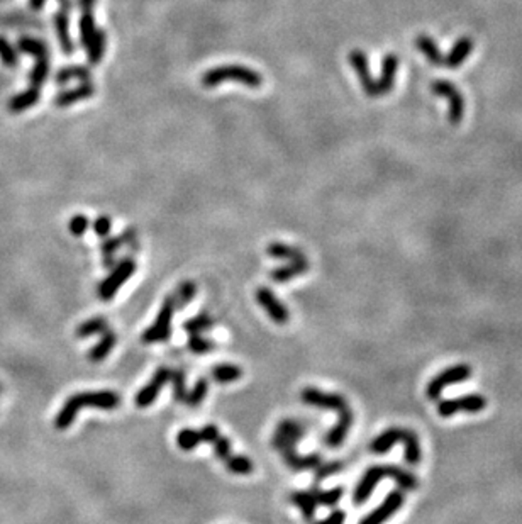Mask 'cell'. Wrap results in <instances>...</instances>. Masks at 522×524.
I'll use <instances>...</instances> for the list:
<instances>
[{"label":"cell","mask_w":522,"mask_h":524,"mask_svg":"<svg viewBox=\"0 0 522 524\" xmlns=\"http://www.w3.org/2000/svg\"><path fill=\"white\" fill-rule=\"evenodd\" d=\"M304 438V428L294 419H283L280 424L277 426L275 436L272 439V447L280 451L287 465L295 472H302V470H314L322 464V458L319 453H312V455H299L295 450V443Z\"/></svg>","instance_id":"6da1fadb"},{"label":"cell","mask_w":522,"mask_h":524,"mask_svg":"<svg viewBox=\"0 0 522 524\" xmlns=\"http://www.w3.org/2000/svg\"><path fill=\"white\" fill-rule=\"evenodd\" d=\"M121 404V397L114 390H95V392H80L75 394L61 407V411L56 414L55 417V428L60 431H65L66 428L73 424L75 417L80 409L83 407H94L102 409V411H112L117 409Z\"/></svg>","instance_id":"7a4b0ae2"},{"label":"cell","mask_w":522,"mask_h":524,"mask_svg":"<svg viewBox=\"0 0 522 524\" xmlns=\"http://www.w3.org/2000/svg\"><path fill=\"white\" fill-rule=\"evenodd\" d=\"M383 478H392L395 480L397 486L404 491H415L419 486L417 477L414 474L407 472V470L400 469V466H393V465H377V466H371V469L366 470L363 474V477L358 482V486L355 487V492H353V502L358 506L365 504L368 501V497L373 494L375 487L378 486L380 480Z\"/></svg>","instance_id":"3957f363"},{"label":"cell","mask_w":522,"mask_h":524,"mask_svg":"<svg viewBox=\"0 0 522 524\" xmlns=\"http://www.w3.org/2000/svg\"><path fill=\"white\" fill-rule=\"evenodd\" d=\"M224 82H238L246 87H251V89H258V87L263 85V75L247 67H241V65H225V67H215L209 70L201 78L202 87H207V89L218 87Z\"/></svg>","instance_id":"277c9868"},{"label":"cell","mask_w":522,"mask_h":524,"mask_svg":"<svg viewBox=\"0 0 522 524\" xmlns=\"http://www.w3.org/2000/svg\"><path fill=\"white\" fill-rule=\"evenodd\" d=\"M300 399L304 400L307 406L317 407V409H326V411H336L339 417H348L353 416L351 407H349L348 400L339 394H333V392H322L316 387H305L300 392Z\"/></svg>","instance_id":"5b68a950"},{"label":"cell","mask_w":522,"mask_h":524,"mask_svg":"<svg viewBox=\"0 0 522 524\" xmlns=\"http://www.w3.org/2000/svg\"><path fill=\"white\" fill-rule=\"evenodd\" d=\"M176 311V302L174 294H170L165 301L161 304V309L158 312L154 324L149 326L148 329L143 333V343L146 345H153V343H163L168 341L171 336V318H174V312Z\"/></svg>","instance_id":"8992f818"},{"label":"cell","mask_w":522,"mask_h":524,"mask_svg":"<svg viewBox=\"0 0 522 524\" xmlns=\"http://www.w3.org/2000/svg\"><path fill=\"white\" fill-rule=\"evenodd\" d=\"M136 270V263L132 258H124L117 263V267L114 268L110 274L105 277L104 282L99 285V297L100 301L109 302L112 301L114 296L117 294V290L131 279L132 274Z\"/></svg>","instance_id":"52a82bcc"},{"label":"cell","mask_w":522,"mask_h":524,"mask_svg":"<svg viewBox=\"0 0 522 524\" xmlns=\"http://www.w3.org/2000/svg\"><path fill=\"white\" fill-rule=\"evenodd\" d=\"M431 90L435 95L448 100L449 122L453 126H458L459 122L463 121L464 109H467V105H464V97L462 92L458 90V87L448 80H436L432 82Z\"/></svg>","instance_id":"ba28073f"},{"label":"cell","mask_w":522,"mask_h":524,"mask_svg":"<svg viewBox=\"0 0 522 524\" xmlns=\"http://www.w3.org/2000/svg\"><path fill=\"white\" fill-rule=\"evenodd\" d=\"M472 377V367L467 363H459L454 365V367H449L446 370H442L441 373H437L436 377H432V380L427 384V397L431 400H437L441 397L442 390L446 387L459 384V382L468 380Z\"/></svg>","instance_id":"9c48e42d"},{"label":"cell","mask_w":522,"mask_h":524,"mask_svg":"<svg viewBox=\"0 0 522 524\" xmlns=\"http://www.w3.org/2000/svg\"><path fill=\"white\" fill-rule=\"evenodd\" d=\"M486 407V399L481 394H468L463 397L457 399H446L440 400L437 404V414L441 417H453L458 412H468V414H476L481 412Z\"/></svg>","instance_id":"30bf717a"},{"label":"cell","mask_w":522,"mask_h":524,"mask_svg":"<svg viewBox=\"0 0 522 524\" xmlns=\"http://www.w3.org/2000/svg\"><path fill=\"white\" fill-rule=\"evenodd\" d=\"M171 375H174V370L168 368V367H160L154 372V375L151 377V380L146 384L143 389H141L134 397V404L136 407L144 409L149 407L151 404L156 400L158 395H160V390L165 387L168 382L171 380Z\"/></svg>","instance_id":"8fae6325"},{"label":"cell","mask_w":522,"mask_h":524,"mask_svg":"<svg viewBox=\"0 0 522 524\" xmlns=\"http://www.w3.org/2000/svg\"><path fill=\"white\" fill-rule=\"evenodd\" d=\"M402 504H404V494H402V491H392L390 494L385 497V501L378 508H375L368 516L361 519L360 524H383L402 508Z\"/></svg>","instance_id":"7c38bea8"},{"label":"cell","mask_w":522,"mask_h":524,"mask_svg":"<svg viewBox=\"0 0 522 524\" xmlns=\"http://www.w3.org/2000/svg\"><path fill=\"white\" fill-rule=\"evenodd\" d=\"M256 302L263 307L265 312L275 321L277 324H287L290 321V312L283 304L278 301L275 294L268 287H260L256 290Z\"/></svg>","instance_id":"4fadbf2b"},{"label":"cell","mask_w":522,"mask_h":524,"mask_svg":"<svg viewBox=\"0 0 522 524\" xmlns=\"http://www.w3.org/2000/svg\"><path fill=\"white\" fill-rule=\"evenodd\" d=\"M349 65H351L353 70L358 73V78H360V83L363 87V92H365L368 97H378L377 95V80L371 77V72L368 68V58L361 50H353L349 53L348 56Z\"/></svg>","instance_id":"5bb4252c"},{"label":"cell","mask_w":522,"mask_h":524,"mask_svg":"<svg viewBox=\"0 0 522 524\" xmlns=\"http://www.w3.org/2000/svg\"><path fill=\"white\" fill-rule=\"evenodd\" d=\"M399 56L397 55H387L382 61V73H380V78L377 80V95H387L388 92L393 89L395 85V77L397 72H399Z\"/></svg>","instance_id":"9a60e30c"},{"label":"cell","mask_w":522,"mask_h":524,"mask_svg":"<svg viewBox=\"0 0 522 524\" xmlns=\"http://www.w3.org/2000/svg\"><path fill=\"white\" fill-rule=\"evenodd\" d=\"M134 240H136V229L134 228L126 229V231L121 232L119 236H114V237H109V240H105L100 246L102 257H104V265L110 270V267H112V263H114V255H116V251L124 245L132 243Z\"/></svg>","instance_id":"2e32d148"},{"label":"cell","mask_w":522,"mask_h":524,"mask_svg":"<svg viewBox=\"0 0 522 524\" xmlns=\"http://www.w3.org/2000/svg\"><path fill=\"white\" fill-rule=\"evenodd\" d=\"M472 51H473V39L468 36L459 38L458 41L454 43V46L451 48L449 55L444 56V63H442V67L449 68V70L459 68L464 61L468 60V56L472 55Z\"/></svg>","instance_id":"e0dca14e"},{"label":"cell","mask_w":522,"mask_h":524,"mask_svg":"<svg viewBox=\"0 0 522 524\" xmlns=\"http://www.w3.org/2000/svg\"><path fill=\"white\" fill-rule=\"evenodd\" d=\"M94 95H95V85H94V83L83 82L82 85L77 87V89L61 92V94L55 99V105H58V107H61V109L70 107V105H73L75 102L87 100V99H90V97H94Z\"/></svg>","instance_id":"ac0fdd59"},{"label":"cell","mask_w":522,"mask_h":524,"mask_svg":"<svg viewBox=\"0 0 522 524\" xmlns=\"http://www.w3.org/2000/svg\"><path fill=\"white\" fill-rule=\"evenodd\" d=\"M307 270H309L307 258H302V260H295V262H290L289 265L275 268V270L270 274V277H272V280H275L277 284H283V282H289L292 279H295V277L304 275Z\"/></svg>","instance_id":"d6986e66"},{"label":"cell","mask_w":522,"mask_h":524,"mask_svg":"<svg viewBox=\"0 0 522 524\" xmlns=\"http://www.w3.org/2000/svg\"><path fill=\"white\" fill-rule=\"evenodd\" d=\"M402 434H404V429L402 428H388L387 431H383L382 434H378L377 438L373 439L370 444V450L371 453H377V455H382V453L390 451L395 443L402 442Z\"/></svg>","instance_id":"ffe728a7"},{"label":"cell","mask_w":522,"mask_h":524,"mask_svg":"<svg viewBox=\"0 0 522 524\" xmlns=\"http://www.w3.org/2000/svg\"><path fill=\"white\" fill-rule=\"evenodd\" d=\"M55 29H56V36H58V39H60V46H61V50H63L65 55L66 56L73 55L75 45L72 41V36H70L68 12L61 11L55 16Z\"/></svg>","instance_id":"44dd1931"},{"label":"cell","mask_w":522,"mask_h":524,"mask_svg":"<svg viewBox=\"0 0 522 524\" xmlns=\"http://www.w3.org/2000/svg\"><path fill=\"white\" fill-rule=\"evenodd\" d=\"M415 46H417V50L426 56V60L432 65V67H442L444 56L441 55L440 48H437L435 39L431 36H427V34H419V36L415 38Z\"/></svg>","instance_id":"7402d4cb"},{"label":"cell","mask_w":522,"mask_h":524,"mask_svg":"<svg viewBox=\"0 0 522 524\" xmlns=\"http://www.w3.org/2000/svg\"><path fill=\"white\" fill-rule=\"evenodd\" d=\"M116 343H117V334L107 329V331L102 334L100 341L97 343V345L92 348L90 351H88V360L94 363H99L102 362V360H105L109 356L110 351L114 350Z\"/></svg>","instance_id":"603a6c76"},{"label":"cell","mask_w":522,"mask_h":524,"mask_svg":"<svg viewBox=\"0 0 522 524\" xmlns=\"http://www.w3.org/2000/svg\"><path fill=\"white\" fill-rule=\"evenodd\" d=\"M402 443H404V456L407 464L417 465L421 461V443H419L417 434L412 429H404Z\"/></svg>","instance_id":"cb8c5ba5"},{"label":"cell","mask_w":522,"mask_h":524,"mask_svg":"<svg viewBox=\"0 0 522 524\" xmlns=\"http://www.w3.org/2000/svg\"><path fill=\"white\" fill-rule=\"evenodd\" d=\"M290 501H292V504L297 506V508L300 509V513L304 514V518L307 519V521H311V519H314V516H316V509L319 504H317L316 497H314L311 491L294 492V494L290 496Z\"/></svg>","instance_id":"d4e9b609"},{"label":"cell","mask_w":522,"mask_h":524,"mask_svg":"<svg viewBox=\"0 0 522 524\" xmlns=\"http://www.w3.org/2000/svg\"><path fill=\"white\" fill-rule=\"evenodd\" d=\"M211 377L212 380L218 382V384H231V382L240 380L243 377V370L238 367V365L233 363H223V365H215L211 370Z\"/></svg>","instance_id":"484cf974"},{"label":"cell","mask_w":522,"mask_h":524,"mask_svg":"<svg viewBox=\"0 0 522 524\" xmlns=\"http://www.w3.org/2000/svg\"><path fill=\"white\" fill-rule=\"evenodd\" d=\"M38 100H39V89H33V87H31V89L24 90L22 94L12 97V99L9 100V111L12 114H19L22 111H26V109L33 107Z\"/></svg>","instance_id":"4316f807"},{"label":"cell","mask_w":522,"mask_h":524,"mask_svg":"<svg viewBox=\"0 0 522 524\" xmlns=\"http://www.w3.org/2000/svg\"><path fill=\"white\" fill-rule=\"evenodd\" d=\"M88 51V61L92 65H99L102 58H104V53H105V33L102 29H95L94 36H92L90 43L87 45Z\"/></svg>","instance_id":"83f0119b"},{"label":"cell","mask_w":522,"mask_h":524,"mask_svg":"<svg viewBox=\"0 0 522 524\" xmlns=\"http://www.w3.org/2000/svg\"><path fill=\"white\" fill-rule=\"evenodd\" d=\"M267 255H268V257H272V258L289 260V262H295V260L305 258L304 253L299 248H295V246L283 245V243H272V245H268Z\"/></svg>","instance_id":"f1b7e54d"},{"label":"cell","mask_w":522,"mask_h":524,"mask_svg":"<svg viewBox=\"0 0 522 524\" xmlns=\"http://www.w3.org/2000/svg\"><path fill=\"white\" fill-rule=\"evenodd\" d=\"M224 465H225V469H228L229 472L234 475H250L255 469L253 461H251L247 456H243V455H229L224 460Z\"/></svg>","instance_id":"f546056e"},{"label":"cell","mask_w":522,"mask_h":524,"mask_svg":"<svg viewBox=\"0 0 522 524\" xmlns=\"http://www.w3.org/2000/svg\"><path fill=\"white\" fill-rule=\"evenodd\" d=\"M107 329H109V324L104 318H92L78 326L77 338H90V336H95V334H104Z\"/></svg>","instance_id":"4dcf8cb0"},{"label":"cell","mask_w":522,"mask_h":524,"mask_svg":"<svg viewBox=\"0 0 522 524\" xmlns=\"http://www.w3.org/2000/svg\"><path fill=\"white\" fill-rule=\"evenodd\" d=\"M90 78H92L90 70L83 67V65H77V67L60 70L58 75H56V83H66L70 80H80L83 83L90 82Z\"/></svg>","instance_id":"1f68e13d"},{"label":"cell","mask_w":522,"mask_h":524,"mask_svg":"<svg viewBox=\"0 0 522 524\" xmlns=\"http://www.w3.org/2000/svg\"><path fill=\"white\" fill-rule=\"evenodd\" d=\"M311 492L314 494V497H316L317 504L321 506H329V508H333V506L338 504L339 501H341V497L344 494V491L341 487H334V488H329V491H321L319 487L314 486L311 488Z\"/></svg>","instance_id":"d6a6232c"},{"label":"cell","mask_w":522,"mask_h":524,"mask_svg":"<svg viewBox=\"0 0 522 524\" xmlns=\"http://www.w3.org/2000/svg\"><path fill=\"white\" fill-rule=\"evenodd\" d=\"M201 443H202V439H201V433H198V429L185 428V429H181L179 434H176V444H179L180 450H183V451L196 450Z\"/></svg>","instance_id":"836d02e7"},{"label":"cell","mask_w":522,"mask_h":524,"mask_svg":"<svg viewBox=\"0 0 522 524\" xmlns=\"http://www.w3.org/2000/svg\"><path fill=\"white\" fill-rule=\"evenodd\" d=\"M212 326H214V319L207 312H202V314L196 316V318L185 321L183 329L188 334H201L203 331H209Z\"/></svg>","instance_id":"e575fe53"},{"label":"cell","mask_w":522,"mask_h":524,"mask_svg":"<svg viewBox=\"0 0 522 524\" xmlns=\"http://www.w3.org/2000/svg\"><path fill=\"white\" fill-rule=\"evenodd\" d=\"M48 73H50V63H48V56H39L36 58V65H34L33 72H31V87L33 89H39L46 82Z\"/></svg>","instance_id":"d590c367"},{"label":"cell","mask_w":522,"mask_h":524,"mask_svg":"<svg viewBox=\"0 0 522 524\" xmlns=\"http://www.w3.org/2000/svg\"><path fill=\"white\" fill-rule=\"evenodd\" d=\"M196 294H197L196 282H193V280L181 282V284L179 285V289H176V292L174 294L175 302H176V309H180V307L187 306L188 302H192V299L196 297Z\"/></svg>","instance_id":"8d00e7d4"},{"label":"cell","mask_w":522,"mask_h":524,"mask_svg":"<svg viewBox=\"0 0 522 524\" xmlns=\"http://www.w3.org/2000/svg\"><path fill=\"white\" fill-rule=\"evenodd\" d=\"M207 390H209V382H207V378H201V380H197V384L192 387V390L187 392L183 402L187 404L188 407H197L198 404L207 397Z\"/></svg>","instance_id":"74e56055"},{"label":"cell","mask_w":522,"mask_h":524,"mask_svg":"<svg viewBox=\"0 0 522 524\" xmlns=\"http://www.w3.org/2000/svg\"><path fill=\"white\" fill-rule=\"evenodd\" d=\"M17 46H19V50L22 53H26V55H33V56H36V58H39V56H48L46 45L34 38H21L19 41H17Z\"/></svg>","instance_id":"f35d334b"},{"label":"cell","mask_w":522,"mask_h":524,"mask_svg":"<svg viewBox=\"0 0 522 524\" xmlns=\"http://www.w3.org/2000/svg\"><path fill=\"white\" fill-rule=\"evenodd\" d=\"M214 341L207 340V338L198 336V334H190L188 338V350L196 355H207L214 351Z\"/></svg>","instance_id":"ab89813d"},{"label":"cell","mask_w":522,"mask_h":524,"mask_svg":"<svg viewBox=\"0 0 522 524\" xmlns=\"http://www.w3.org/2000/svg\"><path fill=\"white\" fill-rule=\"evenodd\" d=\"M94 33H95L94 16H92L90 12H85V14L80 17V43L83 46H87L88 43H90Z\"/></svg>","instance_id":"60d3db41"},{"label":"cell","mask_w":522,"mask_h":524,"mask_svg":"<svg viewBox=\"0 0 522 524\" xmlns=\"http://www.w3.org/2000/svg\"><path fill=\"white\" fill-rule=\"evenodd\" d=\"M171 384H174V399L183 402L185 395H187V387H185V373L183 370H174L171 375Z\"/></svg>","instance_id":"b9f144b4"},{"label":"cell","mask_w":522,"mask_h":524,"mask_svg":"<svg viewBox=\"0 0 522 524\" xmlns=\"http://www.w3.org/2000/svg\"><path fill=\"white\" fill-rule=\"evenodd\" d=\"M341 469H343V465L339 464V461H329V464H326V465L321 464L317 469H314L316 470V472H314V475H316V483L322 482V480L331 477V475H336Z\"/></svg>","instance_id":"7bdbcfd3"},{"label":"cell","mask_w":522,"mask_h":524,"mask_svg":"<svg viewBox=\"0 0 522 524\" xmlns=\"http://www.w3.org/2000/svg\"><path fill=\"white\" fill-rule=\"evenodd\" d=\"M88 226H90V221H88L87 215H82V214L73 215L68 223V229L73 236H83L87 232Z\"/></svg>","instance_id":"ee69618b"},{"label":"cell","mask_w":522,"mask_h":524,"mask_svg":"<svg viewBox=\"0 0 522 524\" xmlns=\"http://www.w3.org/2000/svg\"><path fill=\"white\" fill-rule=\"evenodd\" d=\"M0 58H2V61L7 65V67H14V65L17 63V55H16L14 48L9 45L7 39L2 36H0Z\"/></svg>","instance_id":"f6af8a7d"},{"label":"cell","mask_w":522,"mask_h":524,"mask_svg":"<svg viewBox=\"0 0 522 524\" xmlns=\"http://www.w3.org/2000/svg\"><path fill=\"white\" fill-rule=\"evenodd\" d=\"M212 447H214V453H215V456L219 458V460L224 461L225 458L231 455V443H229V439L223 434H219L218 438L214 439Z\"/></svg>","instance_id":"bcb514c9"},{"label":"cell","mask_w":522,"mask_h":524,"mask_svg":"<svg viewBox=\"0 0 522 524\" xmlns=\"http://www.w3.org/2000/svg\"><path fill=\"white\" fill-rule=\"evenodd\" d=\"M110 229H112V221H110V218H107V215H100V218H97L94 221V231L97 236L105 237L110 232Z\"/></svg>","instance_id":"7dc6e473"},{"label":"cell","mask_w":522,"mask_h":524,"mask_svg":"<svg viewBox=\"0 0 522 524\" xmlns=\"http://www.w3.org/2000/svg\"><path fill=\"white\" fill-rule=\"evenodd\" d=\"M198 433H201V439H202V442L214 443V439L218 438V436L220 434V431H219L218 426L207 424V426H203L202 429H198Z\"/></svg>","instance_id":"c3c4849f"},{"label":"cell","mask_w":522,"mask_h":524,"mask_svg":"<svg viewBox=\"0 0 522 524\" xmlns=\"http://www.w3.org/2000/svg\"><path fill=\"white\" fill-rule=\"evenodd\" d=\"M344 519H346V513L344 510H334V513H331L329 518L322 519V521H317L314 524H344Z\"/></svg>","instance_id":"681fc988"},{"label":"cell","mask_w":522,"mask_h":524,"mask_svg":"<svg viewBox=\"0 0 522 524\" xmlns=\"http://www.w3.org/2000/svg\"><path fill=\"white\" fill-rule=\"evenodd\" d=\"M78 2H80V7L83 9V11H85V12H90V11H92V7H94L95 0H78Z\"/></svg>","instance_id":"f907efd6"},{"label":"cell","mask_w":522,"mask_h":524,"mask_svg":"<svg viewBox=\"0 0 522 524\" xmlns=\"http://www.w3.org/2000/svg\"><path fill=\"white\" fill-rule=\"evenodd\" d=\"M44 4H46V0H29V6L33 11H39Z\"/></svg>","instance_id":"816d5d0a"},{"label":"cell","mask_w":522,"mask_h":524,"mask_svg":"<svg viewBox=\"0 0 522 524\" xmlns=\"http://www.w3.org/2000/svg\"><path fill=\"white\" fill-rule=\"evenodd\" d=\"M58 2H60V6H61V11H65V12H68L70 7H72L70 0H58Z\"/></svg>","instance_id":"f5cc1de1"},{"label":"cell","mask_w":522,"mask_h":524,"mask_svg":"<svg viewBox=\"0 0 522 524\" xmlns=\"http://www.w3.org/2000/svg\"><path fill=\"white\" fill-rule=\"evenodd\" d=\"M0 392H2V387H0Z\"/></svg>","instance_id":"db71d44e"}]
</instances>
